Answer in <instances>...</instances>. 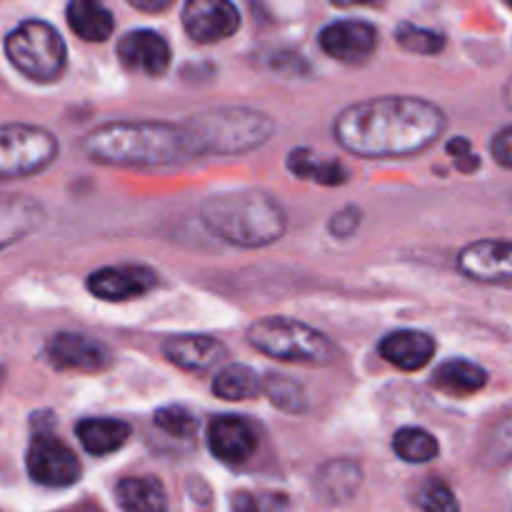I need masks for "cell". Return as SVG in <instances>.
Segmentation results:
<instances>
[{
	"label": "cell",
	"instance_id": "1",
	"mask_svg": "<svg viewBox=\"0 0 512 512\" xmlns=\"http://www.w3.org/2000/svg\"><path fill=\"white\" fill-rule=\"evenodd\" d=\"M443 108L413 95H383L348 105L335 118V140L365 160L413 158L443 135Z\"/></svg>",
	"mask_w": 512,
	"mask_h": 512
},
{
	"label": "cell",
	"instance_id": "2",
	"mask_svg": "<svg viewBox=\"0 0 512 512\" xmlns=\"http://www.w3.org/2000/svg\"><path fill=\"white\" fill-rule=\"evenodd\" d=\"M90 160L118 168H163L195 158L183 123L155 120H118L95 128L83 138Z\"/></svg>",
	"mask_w": 512,
	"mask_h": 512
},
{
	"label": "cell",
	"instance_id": "3",
	"mask_svg": "<svg viewBox=\"0 0 512 512\" xmlns=\"http://www.w3.org/2000/svg\"><path fill=\"white\" fill-rule=\"evenodd\" d=\"M200 215L205 228L233 248H265L278 243L288 230L283 205L265 190L245 188L210 195Z\"/></svg>",
	"mask_w": 512,
	"mask_h": 512
},
{
	"label": "cell",
	"instance_id": "4",
	"mask_svg": "<svg viewBox=\"0 0 512 512\" xmlns=\"http://www.w3.org/2000/svg\"><path fill=\"white\" fill-rule=\"evenodd\" d=\"M193 145L195 158L200 155H243L268 143L275 123L268 113L253 108H213L193 115L183 123Z\"/></svg>",
	"mask_w": 512,
	"mask_h": 512
},
{
	"label": "cell",
	"instance_id": "5",
	"mask_svg": "<svg viewBox=\"0 0 512 512\" xmlns=\"http://www.w3.org/2000/svg\"><path fill=\"white\" fill-rule=\"evenodd\" d=\"M248 343L258 353L283 363L330 365L338 358V348L310 325L290 318H260L248 328Z\"/></svg>",
	"mask_w": 512,
	"mask_h": 512
},
{
	"label": "cell",
	"instance_id": "6",
	"mask_svg": "<svg viewBox=\"0 0 512 512\" xmlns=\"http://www.w3.org/2000/svg\"><path fill=\"white\" fill-rule=\"evenodd\" d=\"M5 55L18 73L35 83H53L63 75L68 50L58 30L45 20H25L5 38Z\"/></svg>",
	"mask_w": 512,
	"mask_h": 512
},
{
	"label": "cell",
	"instance_id": "7",
	"mask_svg": "<svg viewBox=\"0 0 512 512\" xmlns=\"http://www.w3.org/2000/svg\"><path fill=\"white\" fill-rule=\"evenodd\" d=\"M58 158V138L40 125H0V180L28 178Z\"/></svg>",
	"mask_w": 512,
	"mask_h": 512
},
{
	"label": "cell",
	"instance_id": "8",
	"mask_svg": "<svg viewBox=\"0 0 512 512\" xmlns=\"http://www.w3.org/2000/svg\"><path fill=\"white\" fill-rule=\"evenodd\" d=\"M25 465H28L30 480L43 488H70L83 475V465L73 448L50 433H38L30 440Z\"/></svg>",
	"mask_w": 512,
	"mask_h": 512
},
{
	"label": "cell",
	"instance_id": "9",
	"mask_svg": "<svg viewBox=\"0 0 512 512\" xmlns=\"http://www.w3.org/2000/svg\"><path fill=\"white\" fill-rule=\"evenodd\" d=\"M45 358L53 368L73 373H103L113 363L108 345L80 333L53 335L45 345Z\"/></svg>",
	"mask_w": 512,
	"mask_h": 512
},
{
	"label": "cell",
	"instance_id": "10",
	"mask_svg": "<svg viewBox=\"0 0 512 512\" xmlns=\"http://www.w3.org/2000/svg\"><path fill=\"white\" fill-rule=\"evenodd\" d=\"M183 28L195 43H220L238 33L240 13L233 0H188L183 8Z\"/></svg>",
	"mask_w": 512,
	"mask_h": 512
},
{
	"label": "cell",
	"instance_id": "11",
	"mask_svg": "<svg viewBox=\"0 0 512 512\" xmlns=\"http://www.w3.org/2000/svg\"><path fill=\"white\" fill-rule=\"evenodd\" d=\"M158 285V275L145 265H110L88 275V290L105 303H125L140 298Z\"/></svg>",
	"mask_w": 512,
	"mask_h": 512
},
{
	"label": "cell",
	"instance_id": "12",
	"mask_svg": "<svg viewBox=\"0 0 512 512\" xmlns=\"http://www.w3.org/2000/svg\"><path fill=\"white\" fill-rule=\"evenodd\" d=\"M320 48L340 63L360 65L378 48V28L365 20H338L323 28Z\"/></svg>",
	"mask_w": 512,
	"mask_h": 512
},
{
	"label": "cell",
	"instance_id": "13",
	"mask_svg": "<svg viewBox=\"0 0 512 512\" xmlns=\"http://www.w3.org/2000/svg\"><path fill=\"white\" fill-rule=\"evenodd\" d=\"M458 270L470 280L490 285H508L512 278L510 240H480L458 255Z\"/></svg>",
	"mask_w": 512,
	"mask_h": 512
},
{
	"label": "cell",
	"instance_id": "14",
	"mask_svg": "<svg viewBox=\"0 0 512 512\" xmlns=\"http://www.w3.org/2000/svg\"><path fill=\"white\" fill-rule=\"evenodd\" d=\"M208 448L220 463L245 465L258 450V435L240 415H218L208 425Z\"/></svg>",
	"mask_w": 512,
	"mask_h": 512
},
{
	"label": "cell",
	"instance_id": "15",
	"mask_svg": "<svg viewBox=\"0 0 512 512\" xmlns=\"http://www.w3.org/2000/svg\"><path fill=\"white\" fill-rule=\"evenodd\" d=\"M118 58L123 68L160 78L170 68V45L155 30H133L118 43Z\"/></svg>",
	"mask_w": 512,
	"mask_h": 512
},
{
	"label": "cell",
	"instance_id": "16",
	"mask_svg": "<svg viewBox=\"0 0 512 512\" xmlns=\"http://www.w3.org/2000/svg\"><path fill=\"white\" fill-rule=\"evenodd\" d=\"M163 353L170 363L190 373H208L228 358L225 343L213 335H173L163 343Z\"/></svg>",
	"mask_w": 512,
	"mask_h": 512
},
{
	"label": "cell",
	"instance_id": "17",
	"mask_svg": "<svg viewBox=\"0 0 512 512\" xmlns=\"http://www.w3.org/2000/svg\"><path fill=\"white\" fill-rule=\"evenodd\" d=\"M380 355L398 370L415 373L433 360L435 340L423 330H395L383 338Z\"/></svg>",
	"mask_w": 512,
	"mask_h": 512
},
{
	"label": "cell",
	"instance_id": "18",
	"mask_svg": "<svg viewBox=\"0 0 512 512\" xmlns=\"http://www.w3.org/2000/svg\"><path fill=\"white\" fill-rule=\"evenodd\" d=\"M43 218V205L38 200L28 198V195L0 193V250L35 233Z\"/></svg>",
	"mask_w": 512,
	"mask_h": 512
},
{
	"label": "cell",
	"instance_id": "19",
	"mask_svg": "<svg viewBox=\"0 0 512 512\" xmlns=\"http://www.w3.org/2000/svg\"><path fill=\"white\" fill-rule=\"evenodd\" d=\"M75 435H78L85 453L103 458V455L115 453L128 443L130 425L115 418H85L75 425Z\"/></svg>",
	"mask_w": 512,
	"mask_h": 512
},
{
	"label": "cell",
	"instance_id": "20",
	"mask_svg": "<svg viewBox=\"0 0 512 512\" xmlns=\"http://www.w3.org/2000/svg\"><path fill=\"white\" fill-rule=\"evenodd\" d=\"M68 25L80 40L103 43L113 35L115 18L103 0H70Z\"/></svg>",
	"mask_w": 512,
	"mask_h": 512
},
{
	"label": "cell",
	"instance_id": "21",
	"mask_svg": "<svg viewBox=\"0 0 512 512\" xmlns=\"http://www.w3.org/2000/svg\"><path fill=\"white\" fill-rule=\"evenodd\" d=\"M123 512H168V495L158 478H125L115 488Z\"/></svg>",
	"mask_w": 512,
	"mask_h": 512
},
{
	"label": "cell",
	"instance_id": "22",
	"mask_svg": "<svg viewBox=\"0 0 512 512\" xmlns=\"http://www.w3.org/2000/svg\"><path fill=\"white\" fill-rule=\"evenodd\" d=\"M288 170L293 175L303 180H313L318 185H345L350 180L348 168L338 160H328V158H320L318 153L308 148H295L290 150L288 155Z\"/></svg>",
	"mask_w": 512,
	"mask_h": 512
},
{
	"label": "cell",
	"instance_id": "23",
	"mask_svg": "<svg viewBox=\"0 0 512 512\" xmlns=\"http://www.w3.org/2000/svg\"><path fill=\"white\" fill-rule=\"evenodd\" d=\"M433 385L455 398H465V395L480 393L488 385V373L470 360H448L435 370Z\"/></svg>",
	"mask_w": 512,
	"mask_h": 512
},
{
	"label": "cell",
	"instance_id": "24",
	"mask_svg": "<svg viewBox=\"0 0 512 512\" xmlns=\"http://www.w3.org/2000/svg\"><path fill=\"white\" fill-rule=\"evenodd\" d=\"M360 483H363V473L350 460H333V463L323 465L320 473L315 475V490L323 495L328 503H343L358 493Z\"/></svg>",
	"mask_w": 512,
	"mask_h": 512
},
{
	"label": "cell",
	"instance_id": "25",
	"mask_svg": "<svg viewBox=\"0 0 512 512\" xmlns=\"http://www.w3.org/2000/svg\"><path fill=\"white\" fill-rule=\"evenodd\" d=\"M213 393L220 400H230V403H240V400H250L255 395L263 393V378L255 373L248 365H225L223 370H218V375L213 378Z\"/></svg>",
	"mask_w": 512,
	"mask_h": 512
},
{
	"label": "cell",
	"instance_id": "26",
	"mask_svg": "<svg viewBox=\"0 0 512 512\" xmlns=\"http://www.w3.org/2000/svg\"><path fill=\"white\" fill-rule=\"evenodd\" d=\"M393 450L403 463H430V460L438 458L440 448L438 440L423 428H400L393 435Z\"/></svg>",
	"mask_w": 512,
	"mask_h": 512
},
{
	"label": "cell",
	"instance_id": "27",
	"mask_svg": "<svg viewBox=\"0 0 512 512\" xmlns=\"http://www.w3.org/2000/svg\"><path fill=\"white\" fill-rule=\"evenodd\" d=\"M263 393L268 395L270 403H273L275 408L285 410V413H305V410H308V395H305V388L300 383H295L293 378H288V375H265Z\"/></svg>",
	"mask_w": 512,
	"mask_h": 512
},
{
	"label": "cell",
	"instance_id": "28",
	"mask_svg": "<svg viewBox=\"0 0 512 512\" xmlns=\"http://www.w3.org/2000/svg\"><path fill=\"white\" fill-rule=\"evenodd\" d=\"M398 38L400 48H405L408 53H418V55H438L440 50L445 48V35L438 33V30L430 28H420V25L413 23H403L395 33Z\"/></svg>",
	"mask_w": 512,
	"mask_h": 512
},
{
	"label": "cell",
	"instance_id": "29",
	"mask_svg": "<svg viewBox=\"0 0 512 512\" xmlns=\"http://www.w3.org/2000/svg\"><path fill=\"white\" fill-rule=\"evenodd\" d=\"M155 428L163 430L165 435L175 440H190L195 435V428H198V420L183 405H165L158 413L153 415Z\"/></svg>",
	"mask_w": 512,
	"mask_h": 512
},
{
	"label": "cell",
	"instance_id": "30",
	"mask_svg": "<svg viewBox=\"0 0 512 512\" xmlns=\"http://www.w3.org/2000/svg\"><path fill=\"white\" fill-rule=\"evenodd\" d=\"M418 505L423 512H460L458 498L443 480H428L418 493Z\"/></svg>",
	"mask_w": 512,
	"mask_h": 512
},
{
	"label": "cell",
	"instance_id": "31",
	"mask_svg": "<svg viewBox=\"0 0 512 512\" xmlns=\"http://www.w3.org/2000/svg\"><path fill=\"white\" fill-rule=\"evenodd\" d=\"M360 220H363V213H360V208H353V205H348V208L338 210V213L330 218L328 230L335 235V238H350V235L358 230Z\"/></svg>",
	"mask_w": 512,
	"mask_h": 512
},
{
	"label": "cell",
	"instance_id": "32",
	"mask_svg": "<svg viewBox=\"0 0 512 512\" xmlns=\"http://www.w3.org/2000/svg\"><path fill=\"white\" fill-rule=\"evenodd\" d=\"M490 150H493L495 160H498L503 168H510L512 165V130L508 128V125H505V128L495 135L493 143H490Z\"/></svg>",
	"mask_w": 512,
	"mask_h": 512
},
{
	"label": "cell",
	"instance_id": "33",
	"mask_svg": "<svg viewBox=\"0 0 512 512\" xmlns=\"http://www.w3.org/2000/svg\"><path fill=\"white\" fill-rule=\"evenodd\" d=\"M230 512H260V505L250 493H235L230 500Z\"/></svg>",
	"mask_w": 512,
	"mask_h": 512
},
{
	"label": "cell",
	"instance_id": "34",
	"mask_svg": "<svg viewBox=\"0 0 512 512\" xmlns=\"http://www.w3.org/2000/svg\"><path fill=\"white\" fill-rule=\"evenodd\" d=\"M128 3L133 5V8L143 10V13H160V10L168 8L173 0H128Z\"/></svg>",
	"mask_w": 512,
	"mask_h": 512
},
{
	"label": "cell",
	"instance_id": "35",
	"mask_svg": "<svg viewBox=\"0 0 512 512\" xmlns=\"http://www.w3.org/2000/svg\"><path fill=\"white\" fill-rule=\"evenodd\" d=\"M448 153L453 155L455 160H458V158H463V155L473 153V145H470L468 138H463V135H458V138H453V140H450V143H448Z\"/></svg>",
	"mask_w": 512,
	"mask_h": 512
},
{
	"label": "cell",
	"instance_id": "36",
	"mask_svg": "<svg viewBox=\"0 0 512 512\" xmlns=\"http://www.w3.org/2000/svg\"><path fill=\"white\" fill-rule=\"evenodd\" d=\"M455 168H458L460 173H473V170L480 168V158L475 153H468L463 155V158L455 160Z\"/></svg>",
	"mask_w": 512,
	"mask_h": 512
},
{
	"label": "cell",
	"instance_id": "37",
	"mask_svg": "<svg viewBox=\"0 0 512 512\" xmlns=\"http://www.w3.org/2000/svg\"><path fill=\"white\" fill-rule=\"evenodd\" d=\"M330 3L338 5V8H353V5H378L383 0H330Z\"/></svg>",
	"mask_w": 512,
	"mask_h": 512
},
{
	"label": "cell",
	"instance_id": "38",
	"mask_svg": "<svg viewBox=\"0 0 512 512\" xmlns=\"http://www.w3.org/2000/svg\"><path fill=\"white\" fill-rule=\"evenodd\" d=\"M0 383H3V370H0Z\"/></svg>",
	"mask_w": 512,
	"mask_h": 512
}]
</instances>
